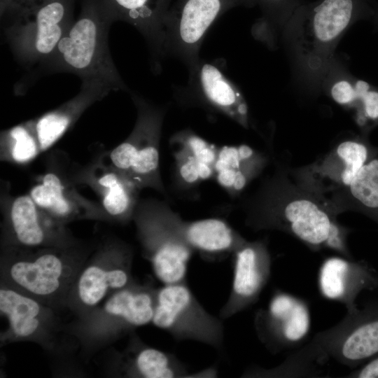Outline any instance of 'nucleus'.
I'll return each instance as SVG.
<instances>
[{
    "mask_svg": "<svg viewBox=\"0 0 378 378\" xmlns=\"http://www.w3.org/2000/svg\"><path fill=\"white\" fill-rule=\"evenodd\" d=\"M243 209L246 225L255 230L283 231L312 251L328 248L353 258L346 240L350 230L337 222L332 207L279 174L267 179Z\"/></svg>",
    "mask_w": 378,
    "mask_h": 378,
    "instance_id": "obj_1",
    "label": "nucleus"
},
{
    "mask_svg": "<svg viewBox=\"0 0 378 378\" xmlns=\"http://www.w3.org/2000/svg\"><path fill=\"white\" fill-rule=\"evenodd\" d=\"M113 22L103 0H82L78 18L45 63L76 74L83 81L98 80L112 90H127L108 45V31Z\"/></svg>",
    "mask_w": 378,
    "mask_h": 378,
    "instance_id": "obj_2",
    "label": "nucleus"
},
{
    "mask_svg": "<svg viewBox=\"0 0 378 378\" xmlns=\"http://www.w3.org/2000/svg\"><path fill=\"white\" fill-rule=\"evenodd\" d=\"M371 0H323L292 30V43L304 73L319 79L327 74L335 46L349 26L373 17Z\"/></svg>",
    "mask_w": 378,
    "mask_h": 378,
    "instance_id": "obj_3",
    "label": "nucleus"
},
{
    "mask_svg": "<svg viewBox=\"0 0 378 378\" xmlns=\"http://www.w3.org/2000/svg\"><path fill=\"white\" fill-rule=\"evenodd\" d=\"M4 252V273L8 285L44 302L71 290L78 274L74 267L81 265L88 251L76 245L6 246Z\"/></svg>",
    "mask_w": 378,
    "mask_h": 378,
    "instance_id": "obj_4",
    "label": "nucleus"
},
{
    "mask_svg": "<svg viewBox=\"0 0 378 378\" xmlns=\"http://www.w3.org/2000/svg\"><path fill=\"white\" fill-rule=\"evenodd\" d=\"M132 99L137 111L130 134L109 153L110 164L125 173L141 190L167 192L160 169V142L166 108L137 95Z\"/></svg>",
    "mask_w": 378,
    "mask_h": 378,
    "instance_id": "obj_5",
    "label": "nucleus"
},
{
    "mask_svg": "<svg viewBox=\"0 0 378 378\" xmlns=\"http://www.w3.org/2000/svg\"><path fill=\"white\" fill-rule=\"evenodd\" d=\"M318 363L330 359L354 369L378 355V300L347 312L334 326L316 333L307 343Z\"/></svg>",
    "mask_w": 378,
    "mask_h": 378,
    "instance_id": "obj_6",
    "label": "nucleus"
},
{
    "mask_svg": "<svg viewBox=\"0 0 378 378\" xmlns=\"http://www.w3.org/2000/svg\"><path fill=\"white\" fill-rule=\"evenodd\" d=\"M222 320L204 309L187 281L165 284L157 289L151 323L176 341H195L220 351L224 344Z\"/></svg>",
    "mask_w": 378,
    "mask_h": 378,
    "instance_id": "obj_7",
    "label": "nucleus"
},
{
    "mask_svg": "<svg viewBox=\"0 0 378 378\" xmlns=\"http://www.w3.org/2000/svg\"><path fill=\"white\" fill-rule=\"evenodd\" d=\"M75 0H51L14 18L6 29L10 46L23 63L46 62L73 23Z\"/></svg>",
    "mask_w": 378,
    "mask_h": 378,
    "instance_id": "obj_8",
    "label": "nucleus"
},
{
    "mask_svg": "<svg viewBox=\"0 0 378 378\" xmlns=\"http://www.w3.org/2000/svg\"><path fill=\"white\" fill-rule=\"evenodd\" d=\"M256 0H176L164 21V55L174 56L188 67L200 59L203 39L214 22L228 10L251 6Z\"/></svg>",
    "mask_w": 378,
    "mask_h": 378,
    "instance_id": "obj_9",
    "label": "nucleus"
},
{
    "mask_svg": "<svg viewBox=\"0 0 378 378\" xmlns=\"http://www.w3.org/2000/svg\"><path fill=\"white\" fill-rule=\"evenodd\" d=\"M375 148L367 134L342 141L315 162L298 169L293 173L296 185L331 206V202L349 188Z\"/></svg>",
    "mask_w": 378,
    "mask_h": 378,
    "instance_id": "obj_10",
    "label": "nucleus"
},
{
    "mask_svg": "<svg viewBox=\"0 0 378 378\" xmlns=\"http://www.w3.org/2000/svg\"><path fill=\"white\" fill-rule=\"evenodd\" d=\"M1 190L6 246L69 247L77 241L62 224L43 211L29 194L12 196L9 183Z\"/></svg>",
    "mask_w": 378,
    "mask_h": 378,
    "instance_id": "obj_11",
    "label": "nucleus"
},
{
    "mask_svg": "<svg viewBox=\"0 0 378 378\" xmlns=\"http://www.w3.org/2000/svg\"><path fill=\"white\" fill-rule=\"evenodd\" d=\"M133 251L124 241L103 242L83 267L70 290L83 308L97 307L107 296L134 282L131 274Z\"/></svg>",
    "mask_w": 378,
    "mask_h": 378,
    "instance_id": "obj_12",
    "label": "nucleus"
},
{
    "mask_svg": "<svg viewBox=\"0 0 378 378\" xmlns=\"http://www.w3.org/2000/svg\"><path fill=\"white\" fill-rule=\"evenodd\" d=\"M188 70L187 85L175 92L180 104L220 113L246 129L249 127L246 102L239 88L221 70L200 59Z\"/></svg>",
    "mask_w": 378,
    "mask_h": 378,
    "instance_id": "obj_13",
    "label": "nucleus"
},
{
    "mask_svg": "<svg viewBox=\"0 0 378 378\" xmlns=\"http://www.w3.org/2000/svg\"><path fill=\"white\" fill-rule=\"evenodd\" d=\"M151 215L173 235L195 252L205 256H219L233 252L244 239L223 219L218 218L186 220L164 201L153 198L141 200Z\"/></svg>",
    "mask_w": 378,
    "mask_h": 378,
    "instance_id": "obj_14",
    "label": "nucleus"
},
{
    "mask_svg": "<svg viewBox=\"0 0 378 378\" xmlns=\"http://www.w3.org/2000/svg\"><path fill=\"white\" fill-rule=\"evenodd\" d=\"M310 326L308 303L281 290H274L267 308L254 317L257 337L272 354L300 346Z\"/></svg>",
    "mask_w": 378,
    "mask_h": 378,
    "instance_id": "obj_15",
    "label": "nucleus"
},
{
    "mask_svg": "<svg viewBox=\"0 0 378 378\" xmlns=\"http://www.w3.org/2000/svg\"><path fill=\"white\" fill-rule=\"evenodd\" d=\"M132 220L153 272L164 285L186 281L188 262L195 251L164 227L139 200Z\"/></svg>",
    "mask_w": 378,
    "mask_h": 378,
    "instance_id": "obj_16",
    "label": "nucleus"
},
{
    "mask_svg": "<svg viewBox=\"0 0 378 378\" xmlns=\"http://www.w3.org/2000/svg\"><path fill=\"white\" fill-rule=\"evenodd\" d=\"M232 255V288L219 312V317L223 320L256 303L271 274L272 260L266 239L246 240Z\"/></svg>",
    "mask_w": 378,
    "mask_h": 378,
    "instance_id": "obj_17",
    "label": "nucleus"
},
{
    "mask_svg": "<svg viewBox=\"0 0 378 378\" xmlns=\"http://www.w3.org/2000/svg\"><path fill=\"white\" fill-rule=\"evenodd\" d=\"M34 202L57 221L111 219L100 204L81 195L53 166L39 176L28 193Z\"/></svg>",
    "mask_w": 378,
    "mask_h": 378,
    "instance_id": "obj_18",
    "label": "nucleus"
},
{
    "mask_svg": "<svg viewBox=\"0 0 378 378\" xmlns=\"http://www.w3.org/2000/svg\"><path fill=\"white\" fill-rule=\"evenodd\" d=\"M71 180L89 186L99 195L111 221L132 220L141 190L125 173L97 158L76 172Z\"/></svg>",
    "mask_w": 378,
    "mask_h": 378,
    "instance_id": "obj_19",
    "label": "nucleus"
},
{
    "mask_svg": "<svg viewBox=\"0 0 378 378\" xmlns=\"http://www.w3.org/2000/svg\"><path fill=\"white\" fill-rule=\"evenodd\" d=\"M318 285L323 298L353 312L358 308L356 300L362 291L378 293V271L364 260L328 257L319 268Z\"/></svg>",
    "mask_w": 378,
    "mask_h": 378,
    "instance_id": "obj_20",
    "label": "nucleus"
},
{
    "mask_svg": "<svg viewBox=\"0 0 378 378\" xmlns=\"http://www.w3.org/2000/svg\"><path fill=\"white\" fill-rule=\"evenodd\" d=\"M113 21L136 27L149 44L155 59L164 57V21L172 0H103Z\"/></svg>",
    "mask_w": 378,
    "mask_h": 378,
    "instance_id": "obj_21",
    "label": "nucleus"
},
{
    "mask_svg": "<svg viewBox=\"0 0 378 378\" xmlns=\"http://www.w3.org/2000/svg\"><path fill=\"white\" fill-rule=\"evenodd\" d=\"M111 90L106 84L98 80L83 81L80 92L74 98L35 119L41 153L51 148L88 108Z\"/></svg>",
    "mask_w": 378,
    "mask_h": 378,
    "instance_id": "obj_22",
    "label": "nucleus"
},
{
    "mask_svg": "<svg viewBox=\"0 0 378 378\" xmlns=\"http://www.w3.org/2000/svg\"><path fill=\"white\" fill-rule=\"evenodd\" d=\"M157 289L133 282L110 295L103 306L113 333L121 334L152 322Z\"/></svg>",
    "mask_w": 378,
    "mask_h": 378,
    "instance_id": "obj_23",
    "label": "nucleus"
},
{
    "mask_svg": "<svg viewBox=\"0 0 378 378\" xmlns=\"http://www.w3.org/2000/svg\"><path fill=\"white\" fill-rule=\"evenodd\" d=\"M0 311L8 321L10 336L16 339L36 338L50 321L43 302L4 284L0 289Z\"/></svg>",
    "mask_w": 378,
    "mask_h": 378,
    "instance_id": "obj_24",
    "label": "nucleus"
},
{
    "mask_svg": "<svg viewBox=\"0 0 378 378\" xmlns=\"http://www.w3.org/2000/svg\"><path fill=\"white\" fill-rule=\"evenodd\" d=\"M122 359L123 371L128 377L183 378L191 374L174 354L147 346L136 335Z\"/></svg>",
    "mask_w": 378,
    "mask_h": 378,
    "instance_id": "obj_25",
    "label": "nucleus"
},
{
    "mask_svg": "<svg viewBox=\"0 0 378 378\" xmlns=\"http://www.w3.org/2000/svg\"><path fill=\"white\" fill-rule=\"evenodd\" d=\"M330 205L337 214L352 210L364 214L378 224V147L349 188Z\"/></svg>",
    "mask_w": 378,
    "mask_h": 378,
    "instance_id": "obj_26",
    "label": "nucleus"
},
{
    "mask_svg": "<svg viewBox=\"0 0 378 378\" xmlns=\"http://www.w3.org/2000/svg\"><path fill=\"white\" fill-rule=\"evenodd\" d=\"M41 153L35 121L31 120L4 130L1 134V161L27 164Z\"/></svg>",
    "mask_w": 378,
    "mask_h": 378,
    "instance_id": "obj_27",
    "label": "nucleus"
},
{
    "mask_svg": "<svg viewBox=\"0 0 378 378\" xmlns=\"http://www.w3.org/2000/svg\"><path fill=\"white\" fill-rule=\"evenodd\" d=\"M171 144L178 146L192 154L197 160L213 165L217 159L218 147L212 144L190 130L175 133L170 139Z\"/></svg>",
    "mask_w": 378,
    "mask_h": 378,
    "instance_id": "obj_28",
    "label": "nucleus"
},
{
    "mask_svg": "<svg viewBox=\"0 0 378 378\" xmlns=\"http://www.w3.org/2000/svg\"><path fill=\"white\" fill-rule=\"evenodd\" d=\"M175 160L174 180L181 190L195 188L202 182L197 167V160L187 150L178 148L174 153Z\"/></svg>",
    "mask_w": 378,
    "mask_h": 378,
    "instance_id": "obj_29",
    "label": "nucleus"
},
{
    "mask_svg": "<svg viewBox=\"0 0 378 378\" xmlns=\"http://www.w3.org/2000/svg\"><path fill=\"white\" fill-rule=\"evenodd\" d=\"M356 122L363 134L378 125V87L371 85L358 99L354 106Z\"/></svg>",
    "mask_w": 378,
    "mask_h": 378,
    "instance_id": "obj_30",
    "label": "nucleus"
},
{
    "mask_svg": "<svg viewBox=\"0 0 378 378\" xmlns=\"http://www.w3.org/2000/svg\"><path fill=\"white\" fill-rule=\"evenodd\" d=\"M330 94L337 104L354 108L357 102L355 81L346 78L335 80L330 88Z\"/></svg>",
    "mask_w": 378,
    "mask_h": 378,
    "instance_id": "obj_31",
    "label": "nucleus"
},
{
    "mask_svg": "<svg viewBox=\"0 0 378 378\" xmlns=\"http://www.w3.org/2000/svg\"><path fill=\"white\" fill-rule=\"evenodd\" d=\"M217 158L223 160L229 167L236 169H240L244 162H247L241 160L237 146H224L218 148Z\"/></svg>",
    "mask_w": 378,
    "mask_h": 378,
    "instance_id": "obj_32",
    "label": "nucleus"
},
{
    "mask_svg": "<svg viewBox=\"0 0 378 378\" xmlns=\"http://www.w3.org/2000/svg\"><path fill=\"white\" fill-rule=\"evenodd\" d=\"M346 377L378 378V355L368 360L357 370H353Z\"/></svg>",
    "mask_w": 378,
    "mask_h": 378,
    "instance_id": "obj_33",
    "label": "nucleus"
},
{
    "mask_svg": "<svg viewBox=\"0 0 378 378\" xmlns=\"http://www.w3.org/2000/svg\"><path fill=\"white\" fill-rule=\"evenodd\" d=\"M1 16L9 15L13 18L27 12L22 0H0Z\"/></svg>",
    "mask_w": 378,
    "mask_h": 378,
    "instance_id": "obj_34",
    "label": "nucleus"
},
{
    "mask_svg": "<svg viewBox=\"0 0 378 378\" xmlns=\"http://www.w3.org/2000/svg\"><path fill=\"white\" fill-rule=\"evenodd\" d=\"M237 169L234 168H227L216 173L215 179L217 183L230 195Z\"/></svg>",
    "mask_w": 378,
    "mask_h": 378,
    "instance_id": "obj_35",
    "label": "nucleus"
},
{
    "mask_svg": "<svg viewBox=\"0 0 378 378\" xmlns=\"http://www.w3.org/2000/svg\"><path fill=\"white\" fill-rule=\"evenodd\" d=\"M197 167L202 181L215 178L216 172L213 165L197 160Z\"/></svg>",
    "mask_w": 378,
    "mask_h": 378,
    "instance_id": "obj_36",
    "label": "nucleus"
},
{
    "mask_svg": "<svg viewBox=\"0 0 378 378\" xmlns=\"http://www.w3.org/2000/svg\"><path fill=\"white\" fill-rule=\"evenodd\" d=\"M284 0H256L259 1L269 15H274Z\"/></svg>",
    "mask_w": 378,
    "mask_h": 378,
    "instance_id": "obj_37",
    "label": "nucleus"
},
{
    "mask_svg": "<svg viewBox=\"0 0 378 378\" xmlns=\"http://www.w3.org/2000/svg\"><path fill=\"white\" fill-rule=\"evenodd\" d=\"M25 9L29 11L36 6L51 0H22Z\"/></svg>",
    "mask_w": 378,
    "mask_h": 378,
    "instance_id": "obj_38",
    "label": "nucleus"
},
{
    "mask_svg": "<svg viewBox=\"0 0 378 378\" xmlns=\"http://www.w3.org/2000/svg\"><path fill=\"white\" fill-rule=\"evenodd\" d=\"M372 20L374 21V25L378 29V7H377L374 14L372 17Z\"/></svg>",
    "mask_w": 378,
    "mask_h": 378,
    "instance_id": "obj_39",
    "label": "nucleus"
}]
</instances>
